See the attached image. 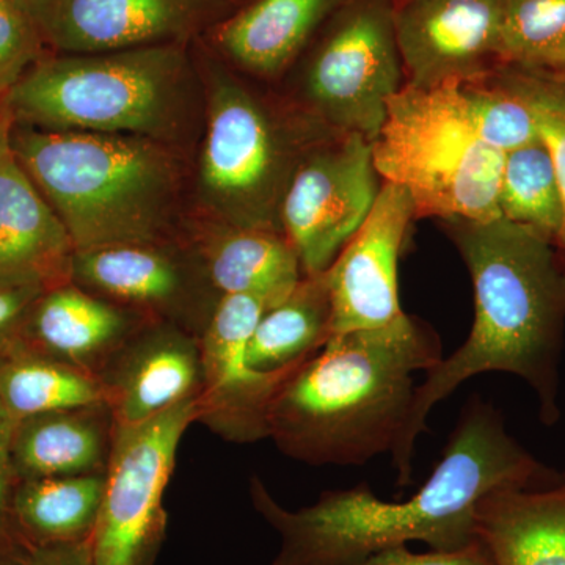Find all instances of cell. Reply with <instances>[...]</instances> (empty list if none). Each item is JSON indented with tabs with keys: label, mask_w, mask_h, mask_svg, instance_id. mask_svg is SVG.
<instances>
[{
	"label": "cell",
	"mask_w": 565,
	"mask_h": 565,
	"mask_svg": "<svg viewBox=\"0 0 565 565\" xmlns=\"http://www.w3.org/2000/svg\"><path fill=\"white\" fill-rule=\"evenodd\" d=\"M234 0H58L44 40L62 54L182 44L225 21Z\"/></svg>",
	"instance_id": "15"
},
{
	"label": "cell",
	"mask_w": 565,
	"mask_h": 565,
	"mask_svg": "<svg viewBox=\"0 0 565 565\" xmlns=\"http://www.w3.org/2000/svg\"><path fill=\"white\" fill-rule=\"evenodd\" d=\"M71 281L199 338L222 297L199 256H184L167 243L74 250Z\"/></svg>",
	"instance_id": "12"
},
{
	"label": "cell",
	"mask_w": 565,
	"mask_h": 565,
	"mask_svg": "<svg viewBox=\"0 0 565 565\" xmlns=\"http://www.w3.org/2000/svg\"><path fill=\"white\" fill-rule=\"evenodd\" d=\"M348 0H250L215 28V44L239 68L275 79Z\"/></svg>",
	"instance_id": "19"
},
{
	"label": "cell",
	"mask_w": 565,
	"mask_h": 565,
	"mask_svg": "<svg viewBox=\"0 0 565 565\" xmlns=\"http://www.w3.org/2000/svg\"><path fill=\"white\" fill-rule=\"evenodd\" d=\"M500 215L561 244L565 233V204L552 151L544 140L504 154Z\"/></svg>",
	"instance_id": "26"
},
{
	"label": "cell",
	"mask_w": 565,
	"mask_h": 565,
	"mask_svg": "<svg viewBox=\"0 0 565 565\" xmlns=\"http://www.w3.org/2000/svg\"><path fill=\"white\" fill-rule=\"evenodd\" d=\"M18 422L20 419L14 418L0 404V520L9 523L11 527H13V523L10 520L11 497H13L14 487L18 484L13 462H11V448H13Z\"/></svg>",
	"instance_id": "33"
},
{
	"label": "cell",
	"mask_w": 565,
	"mask_h": 565,
	"mask_svg": "<svg viewBox=\"0 0 565 565\" xmlns=\"http://www.w3.org/2000/svg\"><path fill=\"white\" fill-rule=\"evenodd\" d=\"M182 44L43 57L6 96L14 125L172 139L188 115Z\"/></svg>",
	"instance_id": "5"
},
{
	"label": "cell",
	"mask_w": 565,
	"mask_h": 565,
	"mask_svg": "<svg viewBox=\"0 0 565 565\" xmlns=\"http://www.w3.org/2000/svg\"><path fill=\"white\" fill-rule=\"evenodd\" d=\"M501 65L565 74V0H501Z\"/></svg>",
	"instance_id": "27"
},
{
	"label": "cell",
	"mask_w": 565,
	"mask_h": 565,
	"mask_svg": "<svg viewBox=\"0 0 565 565\" xmlns=\"http://www.w3.org/2000/svg\"><path fill=\"white\" fill-rule=\"evenodd\" d=\"M444 228L473 282L475 321L465 343L416 385L392 455L401 487L412 482L430 412L475 375L514 374L534 390L542 423L553 426L561 416L565 266L556 245L504 217L444 222Z\"/></svg>",
	"instance_id": "2"
},
{
	"label": "cell",
	"mask_w": 565,
	"mask_h": 565,
	"mask_svg": "<svg viewBox=\"0 0 565 565\" xmlns=\"http://www.w3.org/2000/svg\"><path fill=\"white\" fill-rule=\"evenodd\" d=\"M13 2L35 24V28L39 29L44 39L47 22H50L52 11H54L58 0H13Z\"/></svg>",
	"instance_id": "36"
},
{
	"label": "cell",
	"mask_w": 565,
	"mask_h": 565,
	"mask_svg": "<svg viewBox=\"0 0 565 565\" xmlns=\"http://www.w3.org/2000/svg\"><path fill=\"white\" fill-rule=\"evenodd\" d=\"M196 256L221 296L252 294L273 307L286 299L303 277L288 237L270 230L221 225L199 247Z\"/></svg>",
	"instance_id": "22"
},
{
	"label": "cell",
	"mask_w": 565,
	"mask_h": 565,
	"mask_svg": "<svg viewBox=\"0 0 565 565\" xmlns=\"http://www.w3.org/2000/svg\"><path fill=\"white\" fill-rule=\"evenodd\" d=\"M459 95L475 132L494 151L508 154L541 139L526 104L492 82H465Z\"/></svg>",
	"instance_id": "29"
},
{
	"label": "cell",
	"mask_w": 565,
	"mask_h": 565,
	"mask_svg": "<svg viewBox=\"0 0 565 565\" xmlns=\"http://www.w3.org/2000/svg\"><path fill=\"white\" fill-rule=\"evenodd\" d=\"M114 434L115 418L107 404L22 418L11 448L14 476L20 482L106 473Z\"/></svg>",
	"instance_id": "20"
},
{
	"label": "cell",
	"mask_w": 565,
	"mask_h": 565,
	"mask_svg": "<svg viewBox=\"0 0 565 565\" xmlns=\"http://www.w3.org/2000/svg\"><path fill=\"white\" fill-rule=\"evenodd\" d=\"M192 424L195 399L148 422L115 423L102 512L92 537L95 565L158 564L169 522L163 497Z\"/></svg>",
	"instance_id": "9"
},
{
	"label": "cell",
	"mask_w": 565,
	"mask_h": 565,
	"mask_svg": "<svg viewBox=\"0 0 565 565\" xmlns=\"http://www.w3.org/2000/svg\"><path fill=\"white\" fill-rule=\"evenodd\" d=\"M444 356L433 327L408 315L332 337L278 390L267 440L311 467H360L392 456L411 416L415 375Z\"/></svg>",
	"instance_id": "3"
},
{
	"label": "cell",
	"mask_w": 565,
	"mask_h": 565,
	"mask_svg": "<svg viewBox=\"0 0 565 565\" xmlns=\"http://www.w3.org/2000/svg\"><path fill=\"white\" fill-rule=\"evenodd\" d=\"M13 121L3 99H0V162L10 154V132Z\"/></svg>",
	"instance_id": "37"
},
{
	"label": "cell",
	"mask_w": 565,
	"mask_h": 565,
	"mask_svg": "<svg viewBox=\"0 0 565 565\" xmlns=\"http://www.w3.org/2000/svg\"><path fill=\"white\" fill-rule=\"evenodd\" d=\"M0 404L14 418L106 404L99 377L36 351L22 338L0 353Z\"/></svg>",
	"instance_id": "25"
},
{
	"label": "cell",
	"mask_w": 565,
	"mask_h": 565,
	"mask_svg": "<svg viewBox=\"0 0 565 565\" xmlns=\"http://www.w3.org/2000/svg\"><path fill=\"white\" fill-rule=\"evenodd\" d=\"M313 118L285 121L228 76L214 82L200 191L223 226L280 232L281 203L294 170L319 141L333 136Z\"/></svg>",
	"instance_id": "7"
},
{
	"label": "cell",
	"mask_w": 565,
	"mask_h": 565,
	"mask_svg": "<svg viewBox=\"0 0 565 565\" xmlns=\"http://www.w3.org/2000/svg\"><path fill=\"white\" fill-rule=\"evenodd\" d=\"M106 473L29 479L14 487L10 520L29 548L92 541Z\"/></svg>",
	"instance_id": "23"
},
{
	"label": "cell",
	"mask_w": 565,
	"mask_h": 565,
	"mask_svg": "<svg viewBox=\"0 0 565 565\" xmlns=\"http://www.w3.org/2000/svg\"><path fill=\"white\" fill-rule=\"evenodd\" d=\"M73 255L65 225L10 150L0 162V285L71 281Z\"/></svg>",
	"instance_id": "18"
},
{
	"label": "cell",
	"mask_w": 565,
	"mask_h": 565,
	"mask_svg": "<svg viewBox=\"0 0 565 565\" xmlns=\"http://www.w3.org/2000/svg\"><path fill=\"white\" fill-rule=\"evenodd\" d=\"M10 150L65 225L74 250L167 243L178 172L159 141L13 122Z\"/></svg>",
	"instance_id": "4"
},
{
	"label": "cell",
	"mask_w": 565,
	"mask_h": 565,
	"mask_svg": "<svg viewBox=\"0 0 565 565\" xmlns=\"http://www.w3.org/2000/svg\"><path fill=\"white\" fill-rule=\"evenodd\" d=\"M22 565H95L92 541L33 546Z\"/></svg>",
	"instance_id": "34"
},
{
	"label": "cell",
	"mask_w": 565,
	"mask_h": 565,
	"mask_svg": "<svg viewBox=\"0 0 565 565\" xmlns=\"http://www.w3.org/2000/svg\"><path fill=\"white\" fill-rule=\"evenodd\" d=\"M396 0H348L300 55L302 111L326 128L373 143L390 99L405 77L396 31Z\"/></svg>",
	"instance_id": "8"
},
{
	"label": "cell",
	"mask_w": 565,
	"mask_h": 565,
	"mask_svg": "<svg viewBox=\"0 0 565 565\" xmlns=\"http://www.w3.org/2000/svg\"><path fill=\"white\" fill-rule=\"evenodd\" d=\"M408 87L486 81L501 65V0H396Z\"/></svg>",
	"instance_id": "13"
},
{
	"label": "cell",
	"mask_w": 565,
	"mask_h": 565,
	"mask_svg": "<svg viewBox=\"0 0 565 565\" xmlns=\"http://www.w3.org/2000/svg\"><path fill=\"white\" fill-rule=\"evenodd\" d=\"M487 81L512 93L534 115L539 134L552 151L565 204V74L500 65ZM556 248L565 266V233Z\"/></svg>",
	"instance_id": "28"
},
{
	"label": "cell",
	"mask_w": 565,
	"mask_h": 565,
	"mask_svg": "<svg viewBox=\"0 0 565 565\" xmlns=\"http://www.w3.org/2000/svg\"><path fill=\"white\" fill-rule=\"evenodd\" d=\"M332 337V300L326 273L303 275L280 303L264 311L247 344L259 373H289L321 351Z\"/></svg>",
	"instance_id": "24"
},
{
	"label": "cell",
	"mask_w": 565,
	"mask_h": 565,
	"mask_svg": "<svg viewBox=\"0 0 565 565\" xmlns=\"http://www.w3.org/2000/svg\"><path fill=\"white\" fill-rule=\"evenodd\" d=\"M556 478L508 433L503 415L475 396L429 481L408 500H381L362 482L327 490L315 504L291 511L258 476L250 478V498L280 537L273 565H356L408 542L437 552L465 548L478 541L476 516L487 497L546 486Z\"/></svg>",
	"instance_id": "1"
},
{
	"label": "cell",
	"mask_w": 565,
	"mask_h": 565,
	"mask_svg": "<svg viewBox=\"0 0 565 565\" xmlns=\"http://www.w3.org/2000/svg\"><path fill=\"white\" fill-rule=\"evenodd\" d=\"M270 307L252 294L222 296L200 337L202 386L195 399V423L232 444L269 438L270 407L296 371L259 373L248 363V340Z\"/></svg>",
	"instance_id": "11"
},
{
	"label": "cell",
	"mask_w": 565,
	"mask_h": 565,
	"mask_svg": "<svg viewBox=\"0 0 565 565\" xmlns=\"http://www.w3.org/2000/svg\"><path fill=\"white\" fill-rule=\"evenodd\" d=\"M415 218L411 195L384 182L373 211L326 270L332 337L381 329L403 318L397 266Z\"/></svg>",
	"instance_id": "14"
},
{
	"label": "cell",
	"mask_w": 565,
	"mask_h": 565,
	"mask_svg": "<svg viewBox=\"0 0 565 565\" xmlns=\"http://www.w3.org/2000/svg\"><path fill=\"white\" fill-rule=\"evenodd\" d=\"M117 424H139L196 399L202 349L196 334L156 321L145 323L99 375Z\"/></svg>",
	"instance_id": "16"
},
{
	"label": "cell",
	"mask_w": 565,
	"mask_h": 565,
	"mask_svg": "<svg viewBox=\"0 0 565 565\" xmlns=\"http://www.w3.org/2000/svg\"><path fill=\"white\" fill-rule=\"evenodd\" d=\"M29 546L22 541L9 523L0 520V565H22L29 553Z\"/></svg>",
	"instance_id": "35"
},
{
	"label": "cell",
	"mask_w": 565,
	"mask_h": 565,
	"mask_svg": "<svg viewBox=\"0 0 565 565\" xmlns=\"http://www.w3.org/2000/svg\"><path fill=\"white\" fill-rule=\"evenodd\" d=\"M44 289L40 285H0V353L20 340L29 311Z\"/></svg>",
	"instance_id": "32"
},
{
	"label": "cell",
	"mask_w": 565,
	"mask_h": 565,
	"mask_svg": "<svg viewBox=\"0 0 565 565\" xmlns=\"http://www.w3.org/2000/svg\"><path fill=\"white\" fill-rule=\"evenodd\" d=\"M373 145L359 134H333L315 145L281 203V228L303 275L326 273L373 211L382 189Z\"/></svg>",
	"instance_id": "10"
},
{
	"label": "cell",
	"mask_w": 565,
	"mask_h": 565,
	"mask_svg": "<svg viewBox=\"0 0 565 565\" xmlns=\"http://www.w3.org/2000/svg\"><path fill=\"white\" fill-rule=\"evenodd\" d=\"M356 565H497L481 541L455 552L414 553L407 545L394 546L367 557Z\"/></svg>",
	"instance_id": "31"
},
{
	"label": "cell",
	"mask_w": 565,
	"mask_h": 565,
	"mask_svg": "<svg viewBox=\"0 0 565 565\" xmlns=\"http://www.w3.org/2000/svg\"><path fill=\"white\" fill-rule=\"evenodd\" d=\"M151 318L73 281L51 286L32 305L22 341L96 377Z\"/></svg>",
	"instance_id": "17"
},
{
	"label": "cell",
	"mask_w": 565,
	"mask_h": 565,
	"mask_svg": "<svg viewBox=\"0 0 565 565\" xmlns=\"http://www.w3.org/2000/svg\"><path fill=\"white\" fill-rule=\"evenodd\" d=\"M459 85L430 90L404 85L390 99L384 125L371 143L382 182L411 195L416 218L444 223L501 217L504 154L475 132Z\"/></svg>",
	"instance_id": "6"
},
{
	"label": "cell",
	"mask_w": 565,
	"mask_h": 565,
	"mask_svg": "<svg viewBox=\"0 0 565 565\" xmlns=\"http://www.w3.org/2000/svg\"><path fill=\"white\" fill-rule=\"evenodd\" d=\"M476 539L497 565H565V473L546 486L487 497Z\"/></svg>",
	"instance_id": "21"
},
{
	"label": "cell",
	"mask_w": 565,
	"mask_h": 565,
	"mask_svg": "<svg viewBox=\"0 0 565 565\" xmlns=\"http://www.w3.org/2000/svg\"><path fill=\"white\" fill-rule=\"evenodd\" d=\"M46 41L13 0H0V99L46 57Z\"/></svg>",
	"instance_id": "30"
}]
</instances>
